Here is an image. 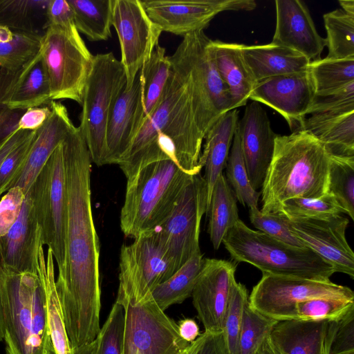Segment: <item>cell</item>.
Masks as SVG:
<instances>
[{
    "label": "cell",
    "mask_w": 354,
    "mask_h": 354,
    "mask_svg": "<svg viewBox=\"0 0 354 354\" xmlns=\"http://www.w3.org/2000/svg\"><path fill=\"white\" fill-rule=\"evenodd\" d=\"M67 193L66 255L55 279L71 349L93 341L100 330V242L91 196V158L76 127L63 141Z\"/></svg>",
    "instance_id": "6da1fadb"
},
{
    "label": "cell",
    "mask_w": 354,
    "mask_h": 354,
    "mask_svg": "<svg viewBox=\"0 0 354 354\" xmlns=\"http://www.w3.org/2000/svg\"><path fill=\"white\" fill-rule=\"evenodd\" d=\"M169 59L172 70L161 100L118 162L127 179L143 166L164 159L190 175L203 169L199 159L205 137L196 121L188 74L176 59Z\"/></svg>",
    "instance_id": "7a4b0ae2"
},
{
    "label": "cell",
    "mask_w": 354,
    "mask_h": 354,
    "mask_svg": "<svg viewBox=\"0 0 354 354\" xmlns=\"http://www.w3.org/2000/svg\"><path fill=\"white\" fill-rule=\"evenodd\" d=\"M330 156L310 133L277 135L261 187L263 213H277L290 198H318L328 193Z\"/></svg>",
    "instance_id": "3957f363"
},
{
    "label": "cell",
    "mask_w": 354,
    "mask_h": 354,
    "mask_svg": "<svg viewBox=\"0 0 354 354\" xmlns=\"http://www.w3.org/2000/svg\"><path fill=\"white\" fill-rule=\"evenodd\" d=\"M1 297L6 354L54 353L46 293L38 273L13 271L3 263Z\"/></svg>",
    "instance_id": "277c9868"
},
{
    "label": "cell",
    "mask_w": 354,
    "mask_h": 354,
    "mask_svg": "<svg viewBox=\"0 0 354 354\" xmlns=\"http://www.w3.org/2000/svg\"><path fill=\"white\" fill-rule=\"evenodd\" d=\"M194 175L169 159L149 163L127 179L120 227L136 239L156 230L168 218Z\"/></svg>",
    "instance_id": "5b68a950"
},
{
    "label": "cell",
    "mask_w": 354,
    "mask_h": 354,
    "mask_svg": "<svg viewBox=\"0 0 354 354\" xmlns=\"http://www.w3.org/2000/svg\"><path fill=\"white\" fill-rule=\"evenodd\" d=\"M222 243L235 262L248 263L265 274L328 281L335 272L311 249L286 244L252 230L240 219Z\"/></svg>",
    "instance_id": "8992f818"
},
{
    "label": "cell",
    "mask_w": 354,
    "mask_h": 354,
    "mask_svg": "<svg viewBox=\"0 0 354 354\" xmlns=\"http://www.w3.org/2000/svg\"><path fill=\"white\" fill-rule=\"evenodd\" d=\"M172 56L187 72L196 121L205 137L223 114L233 110L228 88L216 69L212 40L203 30L190 33Z\"/></svg>",
    "instance_id": "52a82bcc"
},
{
    "label": "cell",
    "mask_w": 354,
    "mask_h": 354,
    "mask_svg": "<svg viewBox=\"0 0 354 354\" xmlns=\"http://www.w3.org/2000/svg\"><path fill=\"white\" fill-rule=\"evenodd\" d=\"M126 84L123 66L111 52L93 55L84 88L78 128L91 160L98 166L106 165V124L113 106Z\"/></svg>",
    "instance_id": "ba28073f"
},
{
    "label": "cell",
    "mask_w": 354,
    "mask_h": 354,
    "mask_svg": "<svg viewBox=\"0 0 354 354\" xmlns=\"http://www.w3.org/2000/svg\"><path fill=\"white\" fill-rule=\"evenodd\" d=\"M44 245L52 252L58 274L64 268L67 193L63 142L53 151L29 192Z\"/></svg>",
    "instance_id": "9c48e42d"
},
{
    "label": "cell",
    "mask_w": 354,
    "mask_h": 354,
    "mask_svg": "<svg viewBox=\"0 0 354 354\" xmlns=\"http://www.w3.org/2000/svg\"><path fill=\"white\" fill-rule=\"evenodd\" d=\"M41 55L51 100L67 99L81 105L93 55L78 30L48 27L42 38Z\"/></svg>",
    "instance_id": "30bf717a"
},
{
    "label": "cell",
    "mask_w": 354,
    "mask_h": 354,
    "mask_svg": "<svg viewBox=\"0 0 354 354\" xmlns=\"http://www.w3.org/2000/svg\"><path fill=\"white\" fill-rule=\"evenodd\" d=\"M116 301L124 310L122 354H180L190 344L149 295L140 301L118 295Z\"/></svg>",
    "instance_id": "8fae6325"
},
{
    "label": "cell",
    "mask_w": 354,
    "mask_h": 354,
    "mask_svg": "<svg viewBox=\"0 0 354 354\" xmlns=\"http://www.w3.org/2000/svg\"><path fill=\"white\" fill-rule=\"evenodd\" d=\"M118 295L140 301L178 269L157 230L144 233L120 253Z\"/></svg>",
    "instance_id": "7c38bea8"
},
{
    "label": "cell",
    "mask_w": 354,
    "mask_h": 354,
    "mask_svg": "<svg viewBox=\"0 0 354 354\" xmlns=\"http://www.w3.org/2000/svg\"><path fill=\"white\" fill-rule=\"evenodd\" d=\"M315 298L354 300L353 290L328 281L263 274L248 302L261 314L278 322L296 319L298 304Z\"/></svg>",
    "instance_id": "4fadbf2b"
},
{
    "label": "cell",
    "mask_w": 354,
    "mask_h": 354,
    "mask_svg": "<svg viewBox=\"0 0 354 354\" xmlns=\"http://www.w3.org/2000/svg\"><path fill=\"white\" fill-rule=\"evenodd\" d=\"M207 203L206 183L198 173L192 176L170 215L156 229L178 269L201 252V222L206 213Z\"/></svg>",
    "instance_id": "5bb4252c"
},
{
    "label": "cell",
    "mask_w": 354,
    "mask_h": 354,
    "mask_svg": "<svg viewBox=\"0 0 354 354\" xmlns=\"http://www.w3.org/2000/svg\"><path fill=\"white\" fill-rule=\"evenodd\" d=\"M112 26L120 41V62L126 73V88H129L158 44L162 30L139 0H113Z\"/></svg>",
    "instance_id": "9a60e30c"
},
{
    "label": "cell",
    "mask_w": 354,
    "mask_h": 354,
    "mask_svg": "<svg viewBox=\"0 0 354 354\" xmlns=\"http://www.w3.org/2000/svg\"><path fill=\"white\" fill-rule=\"evenodd\" d=\"M141 3L162 32L182 37L203 30L223 11H250L257 6L252 0H147Z\"/></svg>",
    "instance_id": "2e32d148"
},
{
    "label": "cell",
    "mask_w": 354,
    "mask_h": 354,
    "mask_svg": "<svg viewBox=\"0 0 354 354\" xmlns=\"http://www.w3.org/2000/svg\"><path fill=\"white\" fill-rule=\"evenodd\" d=\"M349 223L339 214L289 219L293 234L329 263L335 272L354 278V254L346 239Z\"/></svg>",
    "instance_id": "e0dca14e"
},
{
    "label": "cell",
    "mask_w": 354,
    "mask_h": 354,
    "mask_svg": "<svg viewBox=\"0 0 354 354\" xmlns=\"http://www.w3.org/2000/svg\"><path fill=\"white\" fill-rule=\"evenodd\" d=\"M236 264L204 258V263L192 293V303L205 332H223L225 318Z\"/></svg>",
    "instance_id": "ac0fdd59"
},
{
    "label": "cell",
    "mask_w": 354,
    "mask_h": 354,
    "mask_svg": "<svg viewBox=\"0 0 354 354\" xmlns=\"http://www.w3.org/2000/svg\"><path fill=\"white\" fill-rule=\"evenodd\" d=\"M315 92L308 71L283 75L257 82L250 99L279 113L292 132L301 131Z\"/></svg>",
    "instance_id": "d6986e66"
},
{
    "label": "cell",
    "mask_w": 354,
    "mask_h": 354,
    "mask_svg": "<svg viewBox=\"0 0 354 354\" xmlns=\"http://www.w3.org/2000/svg\"><path fill=\"white\" fill-rule=\"evenodd\" d=\"M236 130L250 183L257 191L272 160L277 134L271 128L266 111L254 101L246 106Z\"/></svg>",
    "instance_id": "ffe728a7"
},
{
    "label": "cell",
    "mask_w": 354,
    "mask_h": 354,
    "mask_svg": "<svg viewBox=\"0 0 354 354\" xmlns=\"http://www.w3.org/2000/svg\"><path fill=\"white\" fill-rule=\"evenodd\" d=\"M276 26L272 43L289 48L310 62L321 59L326 46L308 8L299 0H276Z\"/></svg>",
    "instance_id": "44dd1931"
},
{
    "label": "cell",
    "mask_w": 354,
    "mask_h": 354,
    "mask_svg": "<svg viewBox=\"0 0 354 354\" xmlns=\"http://www.w3.org/2000/svg\"><path fill=\"white\" fill-rule=\"evenodd\" d=\"M145 119L140 73L124 88L109 114L106 129V164H118L138 134Z\"/></svg>",
    "instance_id": "7402d4cb"
},
{
    "label": "cell",
    "mask_w": 354,
    "mask_h": 354,
    "mask_svg": "<svg viewBox=\"0 0 354 354\" xmlns=\"http://www.w3.org/2000/svg\"><path fill=\"white\" fill-rule=\"evenodd\" d=\"M43 246L41 229L28 193L18 218L0 238L1 258L11 270L37 272L39 254Z\"/></svg>",
    "instance_id": "603a6c76"
},
{
    "label": "cell",
    "mask_w": 354,
    "mask_h": 354,
    "mask_svg": "<svg viewBox=\"0 0 354 354\" xmlns=\"http://www.w3.org/2000/svg\"><path fill=\"white\" fill-rule=\"evenodd\" d=\"M49 106L51 114L37 130L22 171L13 185L19 187L26 196L53 151L76 128L64 104L52 101Z\"/></svg>",
    "instance_id": "cb8c5ba5"
},
{
    "label": "cell",
    "mask_w": 354,
    "mask_h": 354,
    "mask_svg": "<svg viewBox=\"0 0 354 354\" xmlns=\"http://www.w3.org/2000/svg\"><path fill=\"white\" fill-rule=\"evenodd\" d=\"M337 322H279L270 338L279 354H330Z\"/></svg>",
    "instance_id": "d4e9b609"
},
{
    "label": "cell",
    "mask_w": 354,
    "mask_h": 354,
    "mask_svg": "<svg viewBox=\"0 0 354 354\" xmlns=\"http://www.w3.org/2000/svg\"><path fill=\"white\" fill-rule=\"evenodd\" d=\"M242 53L248 68L257 82L280 75L307 71L310 62L289 48L270 43L243 44Z\"/></svg>",
    "instance_id": "484cf974"
},
{
    "label": "cell",
    "mask_w": 354,
    "mask_h": 354,
    "mask_svg": "<svg viewBox=\"0 0 354 354\" xmlns=\"http://www.w3.org/2000/svg\"><path fill=\"white\" fill-rule=\"evenodd\" d=\"M238 122L239 111L236 109L229 111L212 125L204 138L205 144L199 163L205 167L203 178L207 191V209L214 184L226 166Z\"/></svg>",
    "instance_id": "4316f807"
},
{
    "label": "cell",
    "mask_w": 354,
    "mask_h": 354,
    "mask_svg": "<svg viewBox=\"0 0 354 354\" xmlns=\"http://www.w3.org/2000/svg\"><path fill=\"white\" fill-rule=\"evenodd\" d=\"M301 130L315 137L330 156L354 157V111L312 114Z\"/></svg>",
    "instance_id": "83f0119b"
},
{
    "label": "cell",
    "mask_w": 354,
    "mask_h": 354,
    "mask_svg": "<svg viewBox=\"0 0 354 354\" xmlns=\"http://www.w3.org/2000/svg\"><path fill=\"white\" fill-rule=\"evenodd\" d=\"M212 46L216 69L228 88L233 109L245 106L257 82L244 61L243 44L216 40Z\"/></svg>",
    "instance_id": "f1b7e54d"
},
{
    "label": "cell",
    "mask_w": 354,
    "mask_h": 354,
    "mask_svg": "<svg viewBox=\"0 0 354 354\" xmlns=\"http://www.w3.org/2000/svg\"><path fill=\"white\" fill-rule=\"evenodd\" d=\"M37 273L46 293L48 325L54 354H72L55 286V260L50 249L45 257L44 246L39 254Z\"/></svg>",
    "instance_id": "f546056e"
},
{
    "label": "cell",
    "mask_w": 354,
    "mask_h": 354,
    "mask_svg": "<svg viewBox=\"0 0 354 354\" xmlns=\"http://www.w3.org/2000/svg\"><path fill=\"white\" fill-rule=\"evenodd\" d=\"M206 214L209 215L207 232L217 250L228 230L239 220L236 196L223 174L214 184Z\"/></svg>",
    "instance_id": "4dcf8cb0"
},
{
    "label": "cell",
    "mask_w": 354,
    "mask_h": 354,
    "mask_svg": "<svg viewBox=\"0 0 354 354\" xmlns=\"http://www.w3.org/2000/svg\"><path fill=\"white\" fill-rule=\"evenodd\" d=\"M52 101L49 82L40 51L4 103L10 109L26 111L44 104L49 106Z\"/></svg>",
    "instance_id": "1f68e13d"
},
{
    "label": "cell",
    "mask_w": 354,
    "mask_h": 354,
    "mask_svg": "<svg viewBox=\"0 0 354 354\" xmlns=\"http://www.w3.org/2000/svg\"><path fill=\"white\" fill-rule=\"evenodd\" d=\"M203 263L204 258L201 252L196 253L149 295L163 311L174 304H181L192 296Z\"/></svg>",
    "instance_id": "d6a6232c"
},
{
    "label": "cell",
    "mask_w": 354,
    "mask_h": 354,
    "mask_svg": "<svg viewBox=\"0 0 354 354\" xmlns=\"http://www.w3.org/2000/svg\"><path fill=\"white\" fill-rule=\"evenodd\" d=\"M49 0H0V26L44 35Z\"/></svg>",
    "instance_id": "836d02e7"
},
{
    "label": "cell",
    "mask_w": 354,
    "mask_h": 354,
    "mask_svg": "<svg viewBox=\"0 0 354 354\" xmlns=\"http://www.w3.org/2000/svg\"><path fill=\"white\" fill-rule=\"evenodd\" d=\"M71 7L78 32L91 41L111 36L113 0H66Z\"/></svg>",
    "instance_id": "e575fe53"
},
{
    "label": "cell",
    "mask_w": 354,
    "mask_h": 354,
    "mask_svg": "<svg viewBox=\"0 0 354 354\" xmlns=\"http://www.w3.org/2000/svg\"><path fill=\"white\" fill-rule=\"evenodd\" d=\"M171 70L169 56L166 55L165 48L158 44L139 71L145 118L152 113L161 100Z\"/></svg>",
    "instance_id": "d590c367"
},
{
    "label": "cell",
    "mask_w": 354,
    "mask_h": 354,
    "mask_svg": "<svg viewBox=\"0 0 354 354\" xmlns=\"http://www.w3.org/2000/svg\"><path fill=\"white\" fill-rule=\"evenodd\" d=\"M308 71L315 96L326 95L354 82V57L319 59L310 62Z\"/></svg>",
    "instance_id": "8d00e7d4"
},
{
    "label": "cell",
    "mask_w": 354,
    "mask_h": 354,
    "mask_svg": "<svg viewBox=\"0 0 354 354\" xmlns=\"http://www.w3.org/2000/svg\"><path fill=\"white\" fill-rule=\"evenodd\" d=\"M323 18L328 49L326 57L336 59L354 57V16L337 9L324 14Z\"/></svg>",
    "instance_id": "74e56055"
},
{
    "label": "cell",
    "mask_w": 354,
    "mask_h": 354,
    "mask_svg": "<svg viewBox=\"0 0 354 354\" xmlns=\"http://www.w3.org/2000/svg\"><path fill=\"white\" fill-rule=\"evenodd\" d=\"M328 193L354 220V157L330 156Z\"/></svg>",
    "instance_id": "f35d334b"
},
{
    "label": "cell",
    "mask_w": 354,
    "mask_h": 354,
    "mask_svg": "<svg viewBox=\"0 0 354 354\" xmlns=\"http://www.w3.org/2000/svg\"><path fill=\"white\" fill-rule=\"evenodd\" d=\"M225 167L226 180L239 202L249 209L258 207L261 192L255 190L250 183L237 130L233 138Z\"/></svg>",
    "instance_id": "ab89813d"
},
{
    "label": "cell",
    "mask_w": 354,
    "mask_h": 354,
    "mask_svg": "<svg viewBox=\"0 0 354 354\" xmlns=\"http://www.w3.org/2000/svg\"><path fill=\"white\" fill-rule=\"evenodd\" d=\"M13 37L7 43H0V68L16 71L30 64L39 54L42 35L12 31Z\"/></svg>",
    "instance_id": "60d3db41"
},
{
    "label": "cell",
    "mask_w": 354,
    "mask_h": 354,
    "mask_svg": "<svg viewBox=\"0 0 354 354\" xmlns=\"http://www.w3.org/2000/svg\"><path fill=\"white\" fill-rule=\"evenodd\" d=\"M278 322L252 308L248 301L243 310L239 354H258L262 344Z\"/></svg>",
    "instance_id": "b9f144b4"
},
{
    "label": "cell",
    "mask_w": 354,
    "mask_h": 354,
    "mask_svg": "<svg viewBox=\"0 0 354 354\" xmlns=\"http://www.w3.org/2000/svg\"><path fill=\"white\" fill-rule=\"evenodd\" d=\"M353 308L354 300L335 298L312 299L297 305L296 319L338 322Z\"/></svg>",
    "instance_id": "7bdbcfd3"
},
{
    "label": "cell",
    "mask_w": 354,
    "mask_h": 354,
    "mask_svg": "<svg viewBox=\"0 0 354 354\" xmlns=\"http://www.w3.org/2000/svg\"><path fill=\"white\" fill-rule=\"evenodd\" d=\"M248 301V295L245 286L235 281L230 292L223 332L228 354H239L243 310Z\"/></svg>",
    "instance_id": "ee69618b"
},
{
    "label": "cell",
    "mask_w": 354,
    "mask_h": 354,
    "mask_svg": "<svg viewBox=\"0 0 354 354\" xmlns=\"http://www.w3.org/2000/svg\"><path fill=\"white\" fill-rule=\"evenodd\" d=\"M279 212L288 219H299L339 214L342 211L333 196L327 193L318 198L288 199L282 203Z\"/></svg>",
    "instance_id": "f6af8a7d"
},
{
    "label": "cell",
    "mask_w": 354,
    "mask_h": 354,
    "mask_svg": "<svg viewBox=\"0 0 354 354\" xmlns=\"http://www.w3.org/2000/svg\"><path fill=\"white\" fill-rule=\"evenodd\" d=\"M30 64L16 71L0 70V146L17 129L19 120L25 111L10 109L4 101L10 97Z\"/></svg>",
    "instance_id": "bcb514c9"
},
{
    "label": "cell",
    "mask_w": 354,
    "mask_h": 354,
    "mask_svg": "<svg viewBox=\"0 0 354 354\" xmlns=\"http://www.w3.org/2000/svg\"><path fill=\"white\" fill-rule=\"evenodd\" d=\"M249 218L259 231L286 244L307 248L291 231L289 219L282 214L263 213L258 207H253L249 209Z\"/></svg>",
    "instance_id": "7dc6e473"
},
{
    "label": "cell",
    "mask_w": 354,
    "mask_h": 354,
    "mask_svg": "<svg viewBox=\"0 0 354 354\" xmlns=\"http://www.w3.org/2000/svg\"><path fill=\"white\" fill-rule=\"evenodd\" d=\"M124 330V307L115 301L97 336V354H122Z\"/></svg>",
    "instance_id": "c3c4849f"
},
{
    "label": "cell",
    "mask_w": 354,
    "mask_h": 354,
    "mask_svg": "<svg viewBox=\"0 0 354 354\" xmlns=\"http://www.w3.org/2000/svg\"><path fill=\"white\" fill-rule=\"evenodd\" d=\"M36 131H32L3 161L0 167V198L13 187L19 176Z\"/></svg>",
    "instance_id": "681fc988"
},
{
    "label": "cell",
    "mask_w": 354,
    "mask_h": 354,
    "mask_svg": "<svg viewBox=\"0 0 354 354\" xmlns=\"http://www.w3.org/2000/svg\"><path fill=\"white\" fill-rule=\"evenodd\" d=\"M354 111V82L324 96H315L308 114L340 113Z\"/></svg>",
    "instance_id": "f907efd6"
},
{
    "label": "cell",
    "mask_w": 354,
    "mask_h": 354,
    "mask_svg": "<svg viewBox=\"0 0 354 354\" xmlns=\"http://www.w3.org/2000/svg\"><path fill=\"white\" fill-rule=\"evenodd\" d=\"M26 198L18 186L11 187L0 198V238L5 236L18 218Z\"/></svg>",
    "instance_id": "816d5d0a"
},
{
    "label": "cell",
    "mask_w": 354,
    "mask_h": 354,
    "mask_svg": "<svg viewBox=\"0 0 354 354\" xmlns=\"http://www.w3.org/2000/svg\"><path fill=\"white\" fill-rule=\"evenodd\" d=\"M353 353H354V308L337 322L330 351V354Z\"/></svg>",
    "instance_id": "f5cc1de1"
},
{
    "label": "cell",
    "mask_w": 354,
    "mask_h": 354,
    "mask_svg": "<svg viewBox=\"0 0 354 354\" xmlns=\"http://www.w3.org/2000/svg\"><path fill=\"white\" fill-rule=\"evenodd\" d=\"M57 26L68 31L77 30L74 15L66 0H49L47 8V28Z\"/></svg>",
    "instance_id": "db71d44e"
},
{
    "label": "cell",
    "mask_w": 354,
    "mask_h": 354,
    "mask_svg": "<svg viewBox=\"0 0 354 354\" xmlns=\"http://www.w3.org/2000/svg\"><path fill=\"white\" fill-rule=\"evenodd\" d=\"M50 114V106L30 108L21 116L17 130L37 131L47 121Z\"/></svg>",
    "instance_id": "11a10c76"
},
{
    "label": "cell",
    "mask_w": 354,
    "mask_h": 354,
    "mask_svg": "<svg viewBox=\"0 0 354 354\" xmlns=\"http://www.w3.org/2000/svg\"><path fill=\"white\" fill-rule=\"evenodd\" d=\"M196 354H228L223 333H203V340Z\"/></svg>",
    "instance_id": "9f6ffc18"
},
{
    "label": "cell",
    "mask_w": 354,
    "mask_h": 354,
    "mask_svg": "<svg viewBox=\"0 0 354 354\" xmlns=\"http://www.w3.org/2000/svg\"><path fill=\"white\" fill-rule=\"evenodd\" d=\"M178 328L181 338L188 343L194 342L199 336V327L193 319H181Z\"/></svg>",
    "instance_id": "6f0895ef"
},
{
    "label": "cell",
    "mask_w": 354,
    "mask_h": 354,
    "mask_svg": "<svg viewBox=\"0 0 354 354\" xmlns=\"http://www.w3.org/2000/svg\"><path fill=\"white\" fill-rule=\"evenodd\" d=\"M98 340L96 337L93 341L72 349V354H97Z\"/></svg>",
    "instance_id": "680465c9"
},
{
    "label": "cell",
    "mask_w": 354,
    "mask_h": 354,
    "mask_svg": "<svg viewBox=\"0 0 354 354\" xmlns=\"http://www.w3.org/2000/svg\"><path fill=\"white\" fill-rule=\"evenodd\" d=\"M3 268V262L0 255V342L3 340L5 327H4V317L2 306L1 297V271Z\"/></svg>",
    "instance_id": "91938a15"
},
{
    "label": "cell",
    "mask_w": 354,
    "mask_h": 354,
    "mask_svg": "<svg viewBox=\"0 0 354 354\" xmlns=\"http://www.w3.org/2000/svg\"><path fill=\"white\" fill-rule=\"evenodd\" d=\"M259 354H279L270 340V336L262 344Z\"/></svg>",
    "instance_id": "94428289"
},
{
    "label": "cell",
    "mask_w": 354,
    "mask_h": 354,
    "mask_svg": "<svg viewBox=\"0 0 354 354\" xmlns=\"http://www.w3.org/2000/svg\"><path fill=\"white\" fill-rule=\"evenodd\" d=\"M203 338V333L199 335V336L194 342H191L180 354H196Z\"/></svg>",
    "instance_id": "6125c7cd"
},
{
    "label": "cell",
    "mask_w": 354,
    "mask_h": 354,
    "mask_svg": "<svg viewBox=\"0 0 354 354\" xmlns=\"http://www.w3.org/2000/svg\"><path fill=\"white\" fill-rule=\"evenodd\" d=\"M13 32L6 27L0 26V43H7L12 40Z\"/></svg>",
    "instance_id": "be15d7a7"
},
{
    "label": "cell",
    "mask_w": 354,
    "mask_h": 354,
    "mask_svg": "<svg viewBox=\"0 0 354 354\" xmlns=\"http://www.w3.org/2000/svg\"><path fill=\"white\" fill-rule=\"evenodd\" d=\"M342 10L346 13L354 16V1L353 0H341L339 1Z\"/></svg>",
    "instance_id": "e7e4bbea"
},
{
    "label": "cell",
    "mask_w": 354,
    "mask_h": 354,
    "mask_svg": "<svg viewBox=\"0 0 354 354\" xmlns=\"http://www.w3.org/2000/svg\"><path fill=\"white\" fill-rule=\"evenodd\" d=\"M349 354H354V353H349Z\"/></svg>",
    "instance_id": "03108f58"
}]
</instances>
